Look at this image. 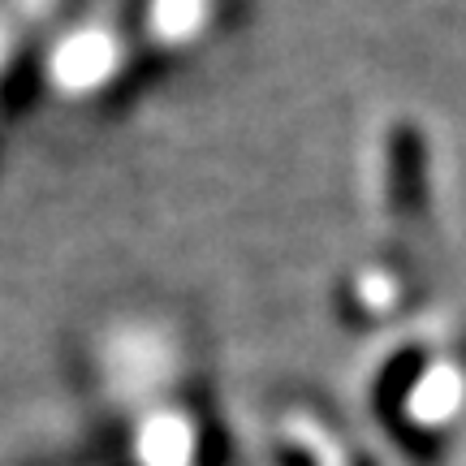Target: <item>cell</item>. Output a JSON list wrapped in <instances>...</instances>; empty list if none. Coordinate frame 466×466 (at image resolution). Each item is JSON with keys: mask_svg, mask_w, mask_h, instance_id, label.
I'll return each mask as SVG.
<instances>
[{"mask_svg": "<svg viewBox=\"0 0 466 466\" xmlns=\"http://www.w3.org/2000/svg\"><path fill=\"white\" fill-rule=\"evenodd\" d=\"M130 61V39L113 22H86L69 31L52 52V83L61 96H104L121 83V69Z\"/></svg>", "mask_w": 466, "mask_h": 466, "instance_id": "1", "label": "cell"}, {"mask_svg": "<svg viewBox=\"0 0 466 466\" xmlns=\"http://www.w3.org/2000/svg\"><path fill=\"white\" fill-rule=\"evenodd\" d=\"M138 17V39L147 35L160 48H190L225 17V0H143Z\"/></svg>", "mask_w": 466, "mask_h": 466, "instance_id": "2", "label": "cell"}]
</instances>
